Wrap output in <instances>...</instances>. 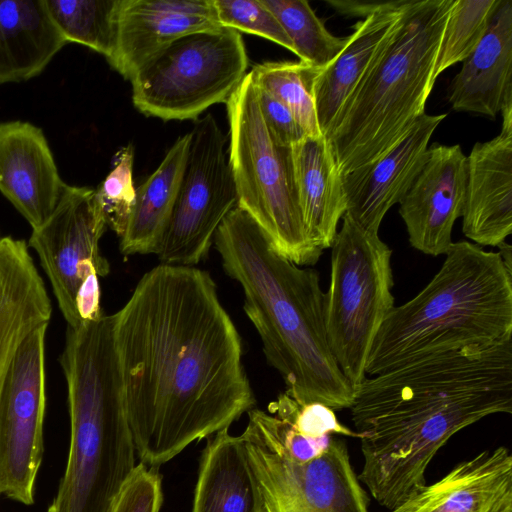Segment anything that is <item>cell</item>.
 Listing matches in <instances>:
<instances>
[{
    "instance_id": "23",
    "label": "cell",
    "mask_w": 512,
    "mask_h": 512,
    "mask_svg": "<svg viewBox=\"0 0 512 512\" xmlns=\"http://www.w3.org/2000/svg\"><path fill=\"white\" fill-rule=\"evenodd\" d=\"M409 1L399 0L395 6L358 21L343 51L316 77L313 97L323 136L330 132L343 104L393 31Z\"/></svg>"
},
{
    "instance_id": "12",
    "label": "cell",
    "mask_w": 512,
    "mask_h": 512,
    "mask_svg": "<svg viewBox=\"0 0 512 512\" xmlns=\"http://www.w3.org/2000/svg\"><path fill=\"white\" fill-rule=\"evenodd\" d=\"M48 324L34 329L22 342L0 395V499L27 506L35 502L44 452Z\"/></svg>"
},
{
    "instance_id": "18",
    "label": "cell",
    "mask_w": 512,
    "mask_h": 512,
    "mask_svg": "<svg viewBox=\"0 0 512 512\" xmlns=\"http://www.w3.org/2000/svg\"><path fill=\"white\" fill-rule=\"evenodd\" d=\"M65 185L40 128L0 123V191L32 229L52 214Z\"/></svg>"
},
{
    "instance_id": "2",
    "label": "cell",
    "mask_w": 512,
    "mask_h": 512,
    "mask_svg": "<svg viewBox=\"0 0 512 512\" xmlns=\"http://www.w3.org/2000/svg\"><path fill=\"white\" fill-rule=\"evenodd\" d=\"M349 409L364 458L358 480L391 510L426 485L428 465L453 435L512 413V338L366 377Z\"/></svg>"
},
{
    "instance_id": "5",
    "label": "cell",
    "mask_w": 512,
    "mask_h": 512,
    "mask_svg": "<svg viewBox=\"0 0 512 512\" xmlns=\"http://www.w3.org/2000/svg\"><path fill=\"white\" fill-rule=\"evenodd\" d=\"M512 338V270L499 252L453 242L429 283L394 307L369 351L365 374Z\"/></svg>"
},
{
    "instance_id": "9",
    "label": "cell",
    "mask_w": 512,
    "mask_h": 512,
    "mask_svg": "<svg viewBox=\"0 0 512 512\" xmlns=\"http://www.w3.org/2000/svg\"><path fill=\"white\" fill-rule=\"evenodd\" d=\"M241 34L228 27L197 31L171 42L130 78L134 106L163 120L197 119L226 103L246 76Z\"/></svg>"
},
{
    "instance_id": "11",
    "label": "cell",
    "mask_w": 512,
    "mask_h": 512,
    "mask_svg": "<svg viewBox=\"0 0 512 512\" xmlns=\"http://www.w3.org/2000/svg\"><path fill=\"white\" fill-rule=\"evenodd\" d=\"M260 497V512H369V498L344 441L318 457L294 460L245 428L240 435Z\"/></svg>"
},
{
    "instance_id": "20",
    "label": "cell",
    "mask_w": 512,
    "mask_h": 512,
    "mask_svg": "<svg viewBox=\"0 0 512 512\" xmlns=\"http://www.w3.org/2000/svg\"><path fill=\"white\" fill-rule=\"evenodd\" d=\"M456 111L495 117L512 105V0H499L487 31L448 87Z\"/></svg>"
},
{
    "instance_id": "19",
    "label": "cell",
    "mask_w": 512,
    "mask_h": 512,
    "mask_svg": "<svg viewBox=\"0 0 512 512\" xmlns=\"http://www.w3.org/2000/svg\"><path fill=\"white\" fill-rule=\"evenodd\" d=\"M389 512H512V456L483 450Z\"/></svg>"
},
{
    "instance_id": "36",
    "label": "cell",
    "mask_w": 512,
    "mask_h": 512,
    "mask_svg": "<svg viewBox=\"0 0 512 512\" xmlns=\"http://www.w3.org/2000/svg\"><path fill=\"white\" fill-rule=\"evenodd\" d=\"M395 1H356V0H328L329 4L338 13L347 17L366 18L374 13L395 6Z\"/></svg>"
},
{
    "instance_id": "35",
    "label": "cell",
    "mask_w": 512,
    "mask_h": 512,
    "mask_svg": "<svg viewBox=\"0 0 512 512\" xmlns=\"http://www.w3.org/2000/svg\"><path fill=\"white\" fill-rule=\"evenodd\" d=\"M76 304L81 322L96 320L104 315L100 307V286L97 274H91L83 282L77 294Z\"/></svg>"
},
{
    "instance_id": "33",
    "label": "cell",
    "mask_w": 512,
    "mask_h": 512,
    "mask_svg": "<svg viewBox=\"0 0 512 512\" xmlns=\"http://www.w3.org/2000/svg\"><path fill=\"white\" fill-rule=\"evenodd\" d=\"M163 503L159 468L136 465L110 512H159Z\"/></svg>"
},
{
    "instance_id": "17",
    "label": "cell",
    "mask_w": 512,
    "mask_h": 512,
    "mask_svg": "<svg viewBox=\"0 0 512 512\" xmlns=\"http://www.w3.org/2000/svg\"><path fill=\"white\" fill-rule=\"evenodd\" d=\"M220 26L213 0H119L114 47L107 61L130 80L176 39Z\"/></svg>"
},
{
    "instance_id": "34",
    "label": "cell",
    "mask_w": 512,
    "mask_h": 512,
    "mask_svg": "<svg viewBox=\"0 0 512 512\" xmlns=\"http://www.w3.org/2000/svg\"><path fill=\"white\" fill-rule=\"evenodd\" d=\"M257 87L261 114L273 137L285 146H292L306 136L292 112L264 89Z\"/></svg>"
},
{
    "instance_id": "21",
    "label": "cell",
    "mask_w": 512,
    "mask_h": 512,
    "mask_svg": "<svg viewBox=\"0 0 512 512\" xmlns=\"http://www.w3.org/2000/svg\"><path fill=\"white\" fill-rule=\"evenodd\" d=\"M51 314L50 297L27 243L0 238V395L20 345L49 323Z\"/></svg>"
},
{
    "instance_id": "26",
    "label": "cell",
    "mask_w": 512,
    "mask_h": 512,
    "mask_svg": "<svg viewBox=\"0 0 512 512\" xmlns=\"http://www.w3.org/2000/svg\"><path fill=\"white\" fill-rule=\"evenodd\" d=\"M190 141V132L179 137L158 168L136 188L135 205L120 238L124 256L156 254L177 197Z\"/></svg>"
},
{
    "instance_id": "7",
    "label": "cell",
    "mask_w": 512,
    "mask_h": 512,
    "mask_svg": "<svg viewBox=\"0 0 512 512\" xmlns=\"http://www.w3.org/2000/svg\"><path fill=\"white\" fill-rule=\"evenodd\" d=\"M225 104L237 206L262 228L279 255L298 266L316 264L323 252L310 242L303 225L291 146L278 142L265 124L251 72Z\"/></svg>"
},
{
    "instance_id": "16",
    "label": "cell",
    "mask_w": 512,
    "mask_h": 512,
    "mask_svg": "<svg viewBox=\"0 0 512 512\" xmlns=\"http://www.w3.org/2000/svg\"><path fill=\"white\" fill-rule=\"evenodd\" d=\"M501 114L499 135L466 156L462 232L480 247H498L512 233V105Z\"/></svg>"
},
{
    "instance_id": "6",
    "label": "cell",
    "mask_w": 512,
    "mask_h": 512,
    "mask_svg": "<svg viewBox=\"0 0 512 512\" xmlns=\"http://www.w3.org/2000/svg\"><path fill=\"white\" fill-rule=\"evenodd\" d=\"M452 3L410 0L402 10L325 136L341 175L377 160L425 114Z\"/></svg>"
},
{
    "instance_id": "4",
    "label": "cell",
    "mask_w": 512,
    "mask_h": 512,
    "mask_svg": "<svg viewBox=\"0 0 512 512\" xmlns=\"http://www.w3.org/2000/svg\"><path fill=\"white\" fill-rule=\"evenodd\" d=\"M59 363L67 383L70 442L46 512H110L137 465L114 314L67 326Z\"/></svg>"
},
{
    "instance_id": "3",
    "label": "cell",
    "mask_w": 512,
    "mask_h": 512,
    "mask_svg": "<svg viewBox=\"0 0 512 512\" xmlns=\"http://www.w3.org/2000/svg\"><path fill=\"white\" fill-rule=\"evenodd\" d=\"M214 245L226 274L244 294L243 309L259 334L269 365L299 403L350 408L354 389L327 341L325 292L319 274L279 255L262 228L236 206L224 218Z\"/></svg>"
},
{
    "instance_id": "24",
    "label": "cell",
    "mask_w": 512,
    "mask_h": 512,
    "mask_svg": "<svg viewBox=\"0 0 512 512\" xmlns=\"http://www.w3.org/2000/svg\"><path fill=\"white\" fill-rule=\"evenodd\" d=\"M67 43L45 0H0V85L39 75Z\"/></svg>"
},
{
    "instance_id": "22",
    "label": "cell",
    "mask_w": 512,
    "mask_h": 512,
    "mask_svg": "<svg viewBox=\"0 0 512 512\" xmlns=\"http://www.w3.org/2000/svg\"><path fill=\"white\" fill-rule=\"evenodd\" d=\"M291 151L303 225L310 242L323 252L332 246L346 213L342 175L325 136H305Z\"/></svg>"
},
{
    "instance_id": "14",
    "label": "cell",
    "mask_w": 512,
    "mask_h": 512,
    "mask_svg": "<svg viewBox=\"0 0 512 512\" xmlns=\"http://www.w3.org/2000/svg\"><path fill=\"white\" fill-rule=\"evenodd\" d=\"M466 178L467 157L458 144L428 147L421 171L399 202L413 248L431 256L447 253L453 225L462 216Z\"/></svg>"
},
{
    "instance_id": "15",
    "label": "cell",
    "mask_w": 512,
    "mask_h": 512,
    "mask_svg": "<svg viewBox=\"0 0 512 512\" xmlns=\"http://www.w3.org/2000/svg\"><path fill=\"white\" fill-rule=\"evenodd\" d=\"M446 116L423 114L389 151L342 175L345 214L364 230L378 233L388 210L402 200L421 171L431 136Z\"/></svg>"
},
{
    "instance_id": "10",
    "label": "cell",
    "mask_w": 512,
    "mask_h": 512,
    "mask_svg": "<svg viewBox=\"0 0 512 512\" xmlns=\"http://www.w3.org/2000/svg\"><path fill=\"white\" fill-rule=\"evenodd\" d=\"M177 197L156 255L161 264L191 266L209 253L215 233L237 206L226 138L212 114L196 121Z\"/></svg>"
},
{
    "instance_id": "32",
    "label": "cell",
    "mask_w": 512,
    "mask_h": 512,
    "mask_svg": "<svg viewBox=\"0 0 512 512\" xmlns=\"http://www.w3.org/2000/svg\"><path fill=\"white\" fill-rule=\"evenodd\" d=\"M221 26L261 36L294 53V46L274 13L261 0H213Z\"/></svg>"
},
{
    "instance_id": "29",
    "label": "cell",
    "mask_w": 512,
    "mask_h": 512,
    "mask_svg": "<svg viewBox=\"0 0 512 512\" xmlns=\"http://www.w3.org/2000/svg\"><path fill=\"white\" fill-rule=\"evenodd\" d=\"M279 20L300 61L323 69L345 48L349 36L335 37L305 0H261Z\"/></svg>"
},
{
    "instance_id": "25",
    "label": "cell",
    "mask_w": 512,
    "mask_h": 512,
    "mask_svg": "<svg viewBox=\"0 0 512 512\" xmlns=\"http://www.w3.org/2000/svg\"><path fill=\"white\" fill-rule=\"evenodd\" d=\"M191 512H260L242 439L221 430L207 438Z\"/></svg>"
},
{
    "instance_id": "31",
    "label": "cell",
    "mask_w": 512,
    "mask_h": 512,
    "mask_svg": "<svg viewBox=\"0 0 512 512\" xmlns=\"http://www.w3.org/2000/svg\"><path fill=\"white\" fill-rule=\"evenodd\" d=\"M133 162V146L122 147L115 154L111 171L95 190L106 225L119 238L126 231L136 201Z\"/></svg>"
},
{
    "instance_id": "13",
    "label": "cell",
    "mask_w": 512,
    "mask_h": 512,
    "mask_svg": "<svg viewBox=\"0 0 512 512\" xmlns=\"http://www.w3.org/2000/svg\"><path fill=\"white\" fill-rule=\"evenodd\" d=\"M106 227L95 190L66 184L52 214L32 229L28 246L40 260L67 326L81 323L76 300L86 278L110 271L99 248Z\"/></svg>"
},
{
    "instance_id": "30",
    "label": "cell",
    "mask_w": 512,
    "mask_h": 512,
    "mask_svg": "<svg viewBox=\"0 0 512 512\" xmlns=\"http://www.w3.org/2000/svg\"><path fill=\"white\" fill-rule=\"evenodd\" d=\"M499 0H453L440 40L434 78L463 62L484 37Z\"/></svg>"
},
{
    "instance_id": "8",
    "label": "cell",
    "mask_w": 512,
    "mask_h": 512,
    "mask_svg": "<svg viewBox=\"0 0 512 512\" xmlns=\"http://www.w3.org/2000/svg\"><path fill=\"white\" fill-rule=\"evenodd\" d=\"M331 248L325 292V328L330 351L355 389L366 378L373 340L394 306L392 250L378 233L343 216Z\"/></svg>"
},
{
    "instance_id": "28",
    "label": "cell",
    "mask_w": 512,
    "mask_h": 512,
    "mask_svg": "<svg viewBox=\"0 0 512 512\" xmlns=\"http://www.w3.org/2000/svg\"><path fill=\"white\" fill-rule=\"evenodd\" d=\"M67 42L83 44L106 59L111 55L119 0H45Z\"/></svg>"
},
{
    "instance_id": "27",
    "label": "cell",
    "mask_w": 512,
    "mask_h": 512,
    "mask_svg": "<svg viewBox=\"0 0 512 512\" xmlns=\"http://www.w3.org/2000/svg\"><path fill=\"white\" fill-rule=\"evenodd\" d=\"M322 69L291 61H268L250 71L255 84L283 103L306 136H323L316 116L313 84Z\"/></svg>"
},
{
    "instance_id": "1",
    "label": "cell",
    "mask_w": 512,
    "mask_h": 512,
    "mask_svg": "<svg viewBox=\"0 0 512 512\" xmlns=\"http://www.w3.org/2000/svg\"><path fill=\"white\" fill-rule=\"evenodd\" d=\"M114 316L141 463L159 468L254 408L241 337L209 272L160 263Z\"/></svg>"
}]
</instances>
